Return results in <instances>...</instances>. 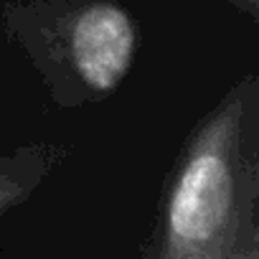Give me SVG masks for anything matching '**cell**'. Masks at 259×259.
Listing matches in <instances>:
<instances>
[{"label": "cell", "instance_id": "obj_1", "mask_svg": "<svg viewBox=\"0 0 259 259\" xmlns=\"http://www.w3.org/2000/svg\"><path fill=\"white\" fill-rule=\"evenodd\" d=\"M231 203V178L221 158L201 155L196 158L176 191L170 208L173 234L183 241H206L211 239L229 211Z\"/></svg>", "mask_w": 259, "mask_h": 259}, {"label": "cell", "instance_id": "obj_2", "mask_svg": "<svg viewBox=\"0 0 259 259\" xmlns=\"http://www.w3.org/2000/svg\"><path fill=\"white\" fill-rule=\"evenodd\" d=\"M133 41V26L122 11L112 6L87 11L74 31V56L81 76L97 89L114 87L130 64Z\"/></svg>", "mask_w": 259, "mask_h": 259}]
</instances>
